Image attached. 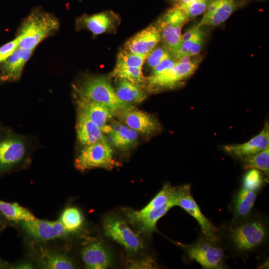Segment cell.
Segmentation results:
<instances>
[{
    "instance_id": "836d02e7",
    "label": "cell",
    "mask_w": 269,
    "mask_h": 269,
    "mask_svg": "<svg viewBox=\"0 0 269 269\" xmlns=\"http://www.w3.org/2000/svg\"><path fill=\"white\" fill-rule=\"evenodd\" d=\"M146 58L145 56L134 54L123 50L118 55L116 65L142 67Z\"/></svg>"
},
{
    "instance_id": "b9f144b4",
    "label": "cell",
    "mask_w": 269,
    "mask_h": 269,
    "mask_svg": "<svg viewBox=\"0 0 269 269\" xmlns=\"http://www.w3.org/2000/svg\"><path fill=\"white\" fill-rule=\"evenodd\" d=\"M6 267H7V265L5 262H4L0 258V269H4Z\"/></svg>"
},
{
    "instance_id": "9a60e30c",
    "label": "cell",
    "mask_w": 269,
    "mask_h": 269,
    "mask_svg": "<svg viewBox=\"0 0 269 269\" xmlns=\"http://www.w3.org/2000/svg\"><path fill=\"white\" fill-rule=\"evenodd\" d=\"M80 255L85 267L89 269H105L112 263V256L101 242L92 241L82 248Z\"/></svg>"
},
{
    "instance_id": "d6a6232c",
    "label": "cell",
    "mask_w": 269,
    "mask_h": 269,
    "mask_svg": "<svg viewBox=\"0 0 269 269\" xmlns=\"http://www.w3.org/2000/svg\"><path fill=\"white\" fill-rule=\"evenodd\" d=\"M209 0H196L175 4L190 19L204 12Z\"/></svg>"
},
{
    "instance_id": "8992f818",
    "label": "cell",
    "mask_w": 269,
    "mask_h": 269,
    "mask_svg": "<svg viewBox=\"0 0 269 269\" xmlns=\"http://www.w3.org/2000/svg\"><path fill=\"white\" fill-rule=\"evenodd\" d=\"M84 146L75 159L74 166L78 170L112 169L120 165L114 158L113 150L107 140Z\"/></svg>"
},
{
    "instance_id": "603a6c76",
    "label": "cell",
    "mask_w": 269,
    "mask_h": 269,
    "mask_svg": "<svg viewBox=\"0 0 269 269\" xmlns=\"http://www.w3.org/2000/svg\"><path fill=\"white\" fill-rule=\"evenodd\" d=\"M76 129L77 139L83 146L106 140L99 127L79 111L77 115Z\"/></svg>"
},
{
    "instance_id": "30bf717a",
    "label": "cell",
    "mask_w": 269,
    "mask_h": 269,
    "mask_svg": "<svg viewBox=\"0 0 269 269\" xmlns=\"http://www.w3.org/2000/svg\"><path fill=\"white\" fill-rule=\"evenodd\" d=\"M188 58L178 60L171 69L165 72L148 77L146 80L149 88L153 91L171 88L190 77L197 69L200 60H190Z\"/></svg>"
},
{
    "instance_id": "3957f363",
    "label": "cell",
    "mask_w": 269,
    "mask_h": 269,
    "mask_svg": "<svg viewBox=\"0 0 269 269\" xmlns=\"http://www.w3.org/2000/svg\"><path fill=\"white\" fill-rule=\"evenodd\" d=\"M184 251L186 257L195 261L205 269L227 268L225 249L221 242L209 240L202 235L190 244L174 242Z\"/></svg>"
},
{
    "instance_id": "7c38bea8",
    "label": "cell",
    "mask_w": 269,
    "mask_h": 269,
    "mask_svg": "<svg viewBox=\"0 0 269 269\" xmlns=\"http://www.w3.org/2000/svg\"><path fill=\"white\" fill-rule=\"evenodd\" d=\"M127 126L145 135H151L161 131L158 121L152 115L132 107L119 112Z\"/></svg>"
},
{
    "instance_id": "52a82bcc",
    "label": "cell",
    "mask_w": 269,
    "mask_h": 269,
    "mask_svg": "<svg viewBox=\"0 0 269 269\" xmlns=\"http://www.w3.org/2000/svg\"><path fill=\"white\" fill-rule=\"evenodd\" d=\"M103 228L107 237L129 252L136 253L143 248V243L139 235L125 219L116 214L110 213L104 217Z\"/></svg>"
},
{
    "instance_id": "60d3db41",
    "label": "cell",
    "mask_w": 269,
    "mask_h": 269,
    "mask_svg": "<svg viewBox=\"0 0 269 269\" xmlns=\"http://www.w3.org/2000/svg\"><path fill=\"white\" fill-rule=\"evenodd\" d=\"M172 2H174L175 4L182 3L186 2L189 1L196 0H171Z\"/></svg>"
},
{
    "instance_id": "e575fe53",
    "label": "cell",
    "mask_w": 269,
    "mask_h": 269,
    "mask_svg": "<svg viewBox=\"0 0 269 269\" xmlns=\"http://www.w3.org/2000/svg\"><path fill=\"white\" fill-rule=\"evenodd\" d=\"M170 56L171 54L166 49L161 47L154 48L145 59L147 66L153 70L163 60Z\"/></svg>"
},
{
    "instance_id": "d6986e66",
    "label": "cell",
    "mask_w": 269,
    "mask_h": 269,
    "mask_svg": "<svg viewBox=\"0 0 269 269\" xmlns=\"http://www.w3.org/2000/svg\"><path fill=\"white\" fill-rule=\"evenodd\" d=\"M36 250L38 262L45 269H75L76 264L72 258L65 251L51 249L40 245Z\"/></svg>"
},
{
    "instance_id": "e0dca14e",
    "label": "cell",
    "mask_w": 269,
    "mask_h": 269,
    "mask_svg": "<svg viewBox=\"0 0 269 269\" xmlns=\"http://www.w3.org/2000/svg\"><path fill=\"white\" fill-rule=\"evenodd\" d=\"M78 111L86 116L96 124L103 133H109L110 126L107 125L108 121L114 115L113 112L104 105L74 95Z\"/></svg>"
},
{
    "instance_id": "4fadbf2b",
    "label": "cell",
    "mask_w": 269,
    "mask_h": 269,
    "mask_svg": "<svg viewBox=\"0 0 269 269\" xmlns=\"http://www.w3.org/2000/svg\"><path fill=\"white\" fill-rule=\"evenodd\" d=\"M160 39V31L157 26L151 25L129 39L125 44L124 50L147 57Z\"/></svg>"
},
{
    "instance_id": "4316f807",
    "label": "cell",
    "mask_w": 269,
    "mask_h": 269,
    "mask_svg": "<svg viewBox=\"0 0 269 269\" xmlns=\"http://www.w3.org/2000/svg\"><path fill=\"white\" fill-rule=\"evenodd\" d=\"M116 93L122 101L129 103H141L146 97L140 85L125 79H119Z\"/></svg>"
},
{
    "instance_id": "d4e9b609",
    "label": "cell",
    "mask_w": 269,
    "mask_h": 269,
    "mask_svg": "<svg viewBox=\"0 0 269 269\" xmlns=\"http://www.w3.org/2000/svg\"><path fill=\"white\" fill-rule=\"evenodd\" d=\"M109 134L114 145L121 149L130 148L134 144L138 138L136 132L118 122H114L110 126Z\"/></svg>"
},
{
    "instance_id": "44dd1931",
    "label": "cell",
    "mask_w": 269,
    "mask_h": 269,
    "mask_svg": "<svg viewBox=\"0 0 269 269\" xmlns=\"http://www.w3.org/2000/svg\"><path fill=\"white\" fill-rule=\"evenodd\" d=\"M33 50H25L18 47L3 63L0 80L13 81L18 79L23 67L30 58Z\"/></svg>"
},
{
    "instance_id": "7a4b0ae2",
    "label": "cell",
    "mask_w": 269,
    "mask_h": 269,
    "mask_svg": "<svg viewBox=\"0 0 269 269\" xmlns=\"http://www.w3.org/2000/svg\"><path fill=\"white\" fill-rule=\"evenodd\" d=\"M73 90L74 95L104 105L114 115L133 107L118 97L110 80L104 76L86 77L74 85Z\"/></svg>"
},
{
    "instance_id": "7402d4cb",
    "label": "cell",
    "mask_w": 269,
    "mask_h": 269,
    "mask_svg": "<svg viewBox=\"0 0 269 269\" xmlns=\"http://www.w3.org/2000/svg\"><path fill=\"white\" fill-rule=\"evenodd\" d=\"M200 27L197 24L181 35V45L174 58L178 60L183 57L195 56L200 53L205 38V34Z\"/></svg>"
},
{
    "instance_id": "f1b7e54d",
    "label": "cell",
    "mask_w": 269,
    "mask_h": 269,
    "mask_svg": "<svg viewBox=\"0 0 269 269\" xmlns=\"http://www.w3.org/2000/svg\"><path fill=\"white\" fill-rule=\"evenodd\" d=\"M243 167L246 169H258L268 177L269 175V147L253 155L239 159Z\"/></svg>"
},
{
    "instance_id": "f35d334b",
    "label": "cell",
    "mask_w": 269,
    "mask_h": 269,
    "mask_svg": "<svg viewBox=\"0 0 269 269\" xmlns=\"http://www.w3.org/2000/svg\"><path fill=\"white\" fill-rule=\"evenodd\" d=\"M10 268L12 269H33L34 266L31 263L28 262L18 263L14 266L10 267Z\"/></svg>"
},
{
    "instance_id": "ffe728a7",
    "label": "cell",
    "mask_w": 269,
    "mask_h": 269,
    "mask_svg": "<svg viewBox=\"0 0 269 269\" xmlns=\"http://www.w3.org/2000/svg\"><path fill=\"white\" fill-rule=\"evenodd\" d=\"M259 191L241 187L234 195L230 204L231 220L237 221L249 216L254 208Z\"/></svg>"
},
{
    "instance_id": "cb8c5ba5",
    "label": "cell",
    "mask_w": 269,
    "mask_h": 269,
    "mask_svg": "<svg viewBox=\"0 0 269 269\" xmlns=\"http://www.w3.org/2000/svg\"><path fill=\"white\" fill-rule=\"evenodd\" d=\"M117 17L114 14L107 12H102L80 18L78 26L88 29L95 35H98L110 30L115 27Z\"/></svg>"
},
{
    "instance_id": "6da1fadb",
    "label": "cell",
    "mask_w": 269,
    "mask_h": 269,
    "mask_svg": "<svg viewBox=\"0 0 269 269\" xmlns=\"http://www.w3.org/2000/svg\"><path fill=\"white\" fill-rule=\"evenodd\" d=\"M269 227L267 216L254 211L245 219L223 224L220 229L221 242L225 251L246 259L267 244Z\"/></svg>"
},
{
    "instance_id": "83f0119b",
    "label": "cell",
    "mask_w": 269,
    "mask_h": 269,
    "mask_svg": "<svg viewBox=\"0 0 269 269\" xmlns=\"http://www.w3.org/2000/svg\"><path fill=\"white\" fill-rule=\"evenodd\" d=\"M58 220L64 228L73 234L81 229L84 220L82 212L75 207L66 208Z\"/></svg>"
},
{
    "instance_id": "f546056e",
    "label": "cell",
    "mask_w": 269,
    "mask_h": 269,
    "mask_svg": "<svg viewBox=\"0 0 269 269\" xmlns=\"http://www.w3.org/2000/svg\"><path fill=\"white\" fill-rule=\"evenodd\" d=\"M176 190L177 187L172 186L169 183L164 184L154 197L139 211L146 212L157 209L170 201H175Z\"/></svg>"
},
{
    "instance_id": "d590c367",
    "label": "cell",
    "mask_w": 269,
    "mask_h": 269,
    "mask_svg": "<svg viewBox=\"0 0 269 269\" xmlns=\"http://www.w3.org/2000/svg\"><path fill=\"white\" fill-rule=\"evenodd\" d=\"M20 38L9 41L0 47V63L5 61L19 47Z\"/></svg>"
},
{
    "instance_id": "5b68a950",
    "label": "cell",
    "mask_w": 269,
    "mask_h": 269,
    "mask_svg": "<svg viewBox=\"0 0 269 269\" xmlns=\"http://www.w3.org/2000/svg\"><path fill=\"white\" fill-rule=\"evenodd\" d=\"M189 18L179 7L174 6L167 10L159 19L156 25L165 49L174 57L181 45V29Z\"/></svg>"
},
{
    "instance_id": "9c48e42d",
    "label": "cell",
    "mask_w": 269,
    "mask_h": 269,
    "mask_svg": "<svg viewBox=\"0 0 269 269\" xmlns=\"http://www.w3.org/2000/svg\"><path fill=\"white\" fill-rule=\"evenodd\" d=\"M26 236L37 243L62 240L73 234L67 231L59 220L48 221L35 219L33 221L16 224Z\"/></svg>"
},
{
    "instance_id": "484cf974",
    "label": "cell",
    "mask_w": 269,
    "mask_h": 269,
    "mask_svg": "<svg viewBox=\"0 0 269 269\" xmlns=\"http://www.w3.org/2000/svg\"><path fill=\"white\" fill-rule=\"evenodd\" d=\"M0 211L7 222L15 224L33 221L36 219L29 210L16 202H8L0 200Z\"/></svg>"
},
{
    "instance_id": "1f68e13d",
    "label": "cell",
    "mask_w": 269,
    "mask_h": 269,
    "mask_svg": "<svg viewBox=\"0 0 269 269\" xmlns=\"http://www.w3.org/2000/svg\"><path fill=\"white\" fill-rule=\"evenodd\" d=\"M248 170L243 176L242 186L260 192L267 182L265 174L258 169L251 168Z\"/></svg>"
},
{
    "instance_id": "277c9868",
    "label": "cell",
    "mask_w": 269,
    "mask_h": 269,
    "mask_svg": "<svg viewBox=\"0 0 269 269\" xmlns=\"http://www.w3.org/2000/svg\"><path fill=\"white\" fill-rule=\"evenodd\" d=\"M59 22L52 15L38 10L31 13L23 22L19 35V47L33 50L44 39L58 29Z\"/></svg>"
},
{
    "instance_id": "ba28073f",
    "label": "cell",
    "mask_w": 269,
    "mask_h": 269,
    "mask_svg": "<svg viewBox=\"0 0 269 269\" xmlns=\"http://www.w3.org/2000/svg\"><path fill=\"white\" fill-rule=\"evenodd\" d=\"M175 205L182 208L196 220L200 226L203 237L212 241H221L220 229L215 227L202 214L191 194L189 184L177 187Z\"/></svg>"
},
{
    "instance_id": "ab89813d",
    "label": "cell",
    "mask_w": 269,
    "mask_h": 269,
    "mask_svg": "<svg viewBox=\"0 0 269 269\" xmlns=\"http://www.w3.org/2000/svg\"><path fill=\"white\" fill-rule=\"evenodd\" d=\"M7 221L0 211V233L6 227Z\"/></svg>"
},
{
    "instance_id": "8d00e7d4",
    "label": "cell",
    "mask_w": 269,
    "mask_h": 269,
    "mask_svg": "<svg viewBox=\"0 0 269 269\" xmlns=\"http://www.w3.org/2000/svg\"><path fill=\"white\" fill-rule=\"evenodd\" d=\"M157 264L153 259L150 257L142 258L140 260H130L127 263L128 269H156Z\"/></svg>"
},
{
    "instance_id": "ac0fdd59",
    "label": "cell",
    "mask_w": 269,
    "mask_h": 269,
    "mask_svg": "<svg viewBox=\"0 0 269 269\" xmlns=\"http://www.w3.org/2000/svg\"><path fill=\"white\" fill-rule=\"evenodd\" d=\"M237 7L235 0H209L204 14L197 25L217 26L224 22Z\"/></svg>"
},
{
    "instance_id": "74e56055",
    "label": "cell",
    "mask_w": 269,
    "mask_h": 269,
    "mask_svg": "<svg viewBox=\"0 0 269 269\" xmlns=\"http://www.w3.org/2000/svg\"><path fill=\"white\" fill-rule=\"evenodd\" d=\"M176 61L171 56L165 59L153 70L150 75L156 76L165 72L171 69L175 64Z\"/></svg>"
},
{
    "instance_id": "4dcf8cb0",
    "label": "cell",
    "mask_w": 269,
    "mask_h": 269,
    "mask_svg": "<svg viewBox=\"0 0 269 269\" xmlns=\"http://www.w3.org/2000/svg\"><path fill=\"white\" fill-rule=\"evenodd\" d=\"M112 76L119 79H125L140 86L146 83L143 77L142 67L116 65L112 73Z\"/></svg>"
},
{
    "instance_id": "2e32d148",
    "label": "cell",
    "mask_w": 269,
    "mask_h": 269,
    "mask_svg": "<svg viewBox=\"0 0 269 269\" xmlns=\"http://www.w3.org/2000/svg\"><path fill=\"white\" fill-rule=\"evenodd\" d=\"M268 147H269V125L268 122H266L262 131L247 142L227 144L224 146L223 148L228 154L239 159L256 154Z\"/></svg>"
},
{
    "instance_id": "8fae6325",
    "label": "cell",
    "mask_w": 269,
    "mask_h": 269,
    "mask_svg": "<svg viewBox=\"0 0 269 269\" xmlns=\"http://www.w3.org/2000/svg\"><path fill=\"white\" fill-rule=\"evenodd\" d=\"M174 206L175 201H172L160 208L149 211L128 210L126 216L129 223L139 231L150 235L156 230L157 221Z\"/></svg>"
},
{
    "instance_id": "5bb4252c",
    "label": "cell",
    "mask_w": 269,
    "mask_h": 269,
    "mask_svg": "<svg viewBox=\"0 0 269 269\" xmlns=\"http://www.w3.org/2000/svg\"><path fill=\"white\" fill-rule=\"evenodd\" d=\"M25 152V146L21 139L13 136L0 139V174L20 163Z\"/></svg>"
}]
</instances>
